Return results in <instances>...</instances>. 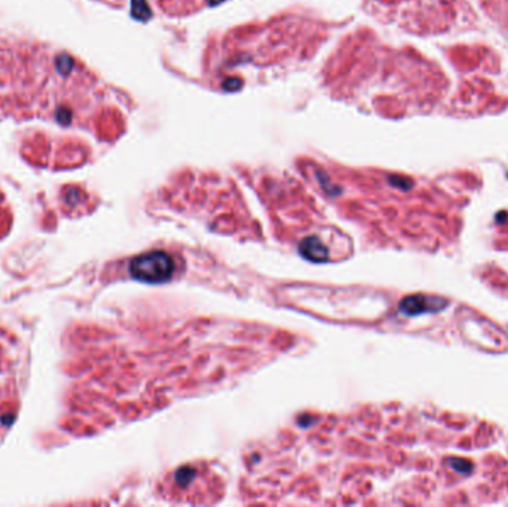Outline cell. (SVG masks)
<instances>
[{"label": "cell", "mask_w": 508, "mask_h": 507, "mask_svg": "<svg viewBox=\"0 0 508 507\" xmlns=\"http://www.w3.org/2000/svg\"><path fill=\"white\" fill-rule=\"evenodd\" d=\"M131 275L146 283H163L173 277L174 260L165 252H149L137 256L129 265Z\"/></svg>", "instance_id": "obj_1"}, {"label": "cell", "mask_w": 508, "mask_h": 507, "mask_svg": "<svg viewBox=\"0 0 508 507\" xmlns=\"http://www.w3.org/2000/svg\"><path fill=\"white\" fill-rule=\"evenodd\" d=\"M447 301L439 296H425L414 295L403 299L400 302V311L406 316H420V314H434L443 311L447 307Z\"/></svg>", "instance_id": "obj_2"}, {"label": "cell", "mask_w": 508, "mask_h": 507, "mask_svg": "<svg viewBox=\"0 0 508 507\" xmlns=\"http://www.w3.org/2000/svg\"><path fill=\"white\" fill-rule=\"evenodd\" d=\"M303 253L305 256L311 257V259H315V260H319V259H324L325 257V249L322 247V244L318 241V240H308L303 243Z\"/></svg>", "instance_id": "obj_3"}, {"label": "cell", "mask_w": 508, "mask_h": 507, "mask_svg": "<svg viewBox=\"0 0 508 507\" xmlns=\"http://www.w3.org/2000/svg\"><path fill=\"white\" fill-rule=\"evenodd\" d=\"M449 466L455 472L462 473V475H470L473 470V463H470L465 458H449Z\"/></svg>", "instance_id": "obj_4"}]
</instances>
